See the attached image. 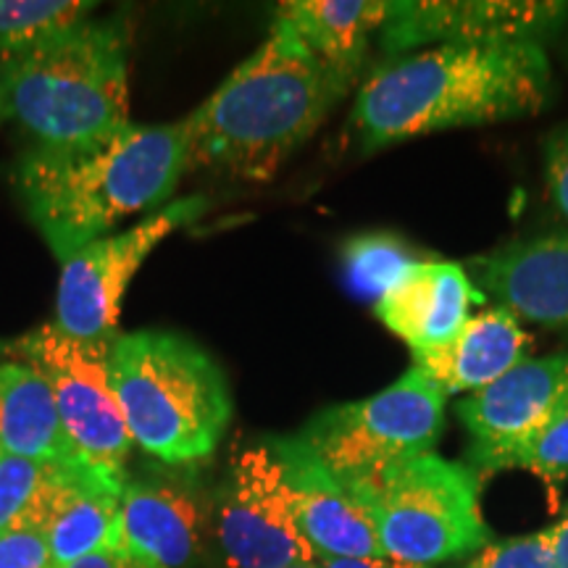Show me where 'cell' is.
I'll return each instance as SVG.
<instances>
[{
    "label": "cell",
    "instance_id": "6da1fadb",
    "mask_svg": "<svg viewBox=\"0 0 568 568\" xmlns=\"http://www.w3.org/2000/svg\"><path fill=\"white\" fill-rule=\"evenodd\" d=\"M550 95L542 42L435 45L376 69L358 90L351 130L361 151L424 134L537 113Z\"/></svg>",
    "mask_w": 568,
    "mask_h": 568
},
{
    "label": "cell",
    "instance_id": "7a4b0ae2",
    "mask_svg": "<svg viewBox=\"0 0 568 568\" xmlns=\"http://www.w3.org/2000/svg\"><path fill=\"white\" fill-rule=\"evenodd\" d=\"M337 101L322 63L274 17L268 38L182 119L184 172L268 182Z\"/></svg>",
    "mask_w": 568,
    "mask_h": 568
},
{
    "label": "cell",
    "instance_id": "3957f363",
    "mask_svg": "<svg viewBox=\"0 0 568 568\" xmlns=\"http://www.w3.org/2000/svg\"><path fill=\"white\" fill-rule=\"evenodd\" d=\"M184 174L182 122L126 124L82 145H34L13 187L55 258L69 261L113 224L169 201Z\"/></svg>",
    "mask_w": 568,
    "mask_h": 568
},
{
    "label": "cell",
    "instance_id": "277c9868",
    "mask_svg": "<svg viewBox=\"0 0 568 568\" xmlns=\"http://www.w3.org/2000/svg\"><path fill=\"white\" fill-rule=\"evenodd\" d=\"M111 385L132 443L169 466L209 458L232 422L222 368L176 332H119Z\"/></svg>",
    "mask_w": 568,
    "mask_h": 568
},
{
    "label": "cell",
    "instance_id": "5b68a950",
    "mask_svg": "<svg viewBox=\"0 0 568 568\" xmlns=\"http://www.w3.org/2000/svg\"><path fill=\"white\" fill-rule=\"evenodd\" d=\"M126 17L88 19L6 63L13 119L34 145H82L130 124Z\"/></svg>",
    "mask_w": 568,
    "mask_h": 568
},
{
    "label": "cell",
    "instance_id": "8992f818",
    "mask_svg": "<svg viewBox=\"0 0 568 568\" xmlns=\"http://www.w3.org/2000/svg\"><path fill=\"white\" fill-rule=\"evenodd\" d=\"M345 485L372 518L387 558L432 566L477 552L489 539L479 508V477L437 453Z\"/></svg>",
    "mask_w": 568,
    "mask_h": 568
},
{
    "label": "cell",
    "instance_id": "52a82bcc",
    "mask_svg": "<svg viewBox=\"0 0 568 568\" xmlns=\"http://www.w3.org/2000/svg\"><path fill=\"white\" fill-rule=\"evenodd\" d=\"M445 426V395L408 368L372 397L324 408L297 437L343 481L368 479L432 453Z\"/></svg>",
    "mask_w": 568,
    "mask_h": 568
},
{
    "label": "cell",
    "instance_id": "ba28073f",
    "mask_svg": "<svg viewBox=\"0 0 568 568\" xmlns=\"http://www.w3.org/2000/svg\"><path fill=\"white\" fill-rule=\"evenodd\" d=\"M116 335L80 339L55 324H42L19 339V355L51 387L55 408L82 464L101 477L126 485L132 437L111 385Z\"/></svg>",
    "mask_w": 568,
    "mask_h": 568
},
{
    "label": "cell",
    "instance_id": "9c48e42d",
    "mask_svg": "<svg viewBox=\"0 0 568 568\" xmlns=\"http://www.w3.org/2000/svg\"><path fill=\"white\" fill-rule=\"evenodd\" d=\"M216 539L226 568H290L318 560L266 439L232 458L219 489Z\"/></svg>",
    "mask_w": 568,
    "mask_h": 568
},
{
    "label": "cell",
    "instance_id": "30bf717a",
    "mask_svg": "<svg viewBox=\"0 0 568 568\" xmlns=\"http://www.w3.org/2000/svg\"><path fill=\"white\" fill-rule=\"evenodd\" d=\"M205 205L203 195L174 201L132 230L105 234L63 261L53 324L80 339L116 335L119 311L134 274L169 234L201 219Z\"/></svg>",
    "mask_w": 568,
    "mask_h": 568
},
{
    "label": "cell",
    "instance_id": "8fae6325",
    "mask_svg": "<svg viewBox=\"0 0 568 568\" xmlns=\"http://www.w3.org/2000/svg\"><path fill=\"white\" fill-rule=\"evenodd\" d=\"M568 406V353L527 358L493 385L468 395L458 418L471 437L474 466L481 471L514 468L545 426Z\"/></svg>",
    "mask_w": 568,
    "mask_h": 568
},
{
    "label": "cell",
    "instance_id": "7c38bea8",
    "mask_svg": "<svg viewBox=\"0 0 568 568\" xmlns=\"http://www.w3.org/2000/svg\"><path fill=\"white\" fill-rule=\"evenodd\" d=\"M568 11L560 0H389L382 51L416 53L435 45L542 42Z\"/></svg>",
    "mask_w": 568,
    "mask_h": 568
},
{
    "label": "cell",
    "instance_id": "4fadbf2b",
    "mask_svg": "<svg viewBox=\"0 0 568 568\" xmlns=\"http://www.w3.org/2000/svg\"><path fill=\"white\" fill-rule=\"evenodd\" d=\"M293 493L297 521L318 558H379L374 524L351 487L301 437H268Z\"/></svg>",
    "mask_w": 568,
    "mask_h": 568
},
{
    "label": "cell",
    "instance_id": "5bb4252c",
    "mask_svg": "<svg viewBox=\"0 0 568 568\" xmlns=\"http://www.w3.org/2000/svg\"><path fill=\"white\" fill-rule=\"evenodd\" d=\"M203 542V503L193 481L174 474L126 477L116 545L145 568H190Z\"/></svg>",
    "mask_w": 568,
    "mask_h": 568
},
{
    "label": "cell",
    "instance_id": "9a60e30c",
    "mask_svg": "<svg viewBox=\"0 0 568 568\" xmlns=\"http://www.w3.org/2000/svg\"><path fill=\"white\" fill-rule=\"evenodd\" d=\"M122 493L88 466H59L17 529L42 531L55 566H67L116 542Z\"/></svg>",
    "mask_w": 568,
    "mask_h": 568
},
{
    "label": "cell",
    "instance_id": "2e32d148",
    "mask_svg": "<svg viewBox=\"0 0 568 568\" xmlns=\"http://www.w3.org/2000/svg\"><path fill=\"white\" fill-rule=\"evenodd\" d=\"M485 301L464 266L453 261H416L374 305L379 322L410 347L429 353L450 343Z\"/></svg>",
    "mask_w": 568,
    "mask_h": 568
},
{
    "label": "cell",
    "instance_id": "e0dca14e",
    "mask_svg": "<svg viewBox=\"0 0 568 568\" xmlns=\"http://www.w3.org/2000/svg\"><path fill=\"white\" fill-rule=\"evenodd\" d=\"M474 284L518 318L568 329V232L516 243L477 258Z\"/></svg>",
    "mask_w": 568,
    "mask_h": 568
},
{
    "label": "cell",
    "instance_id": "ac0fdd59",
    "mask_svg": "<svg viewBox=\"0 0 568 568\" xmlns=\"http://www.w3.org/2000/svg\"><path fill=\"white\" fill-rule=\"evenodd\" d=\"M531 337L506 305L471 316L450 343L414 355V372L443 395L479 393L529 358Z\"/></svg>",
    "mask_w": 568,
    "mask_h": 568
},
{
    "label": "cell",
    "instance_id": "d6986e66",
    "mask_svg": "<svg viewBox=\"0 0 568 568\" xmlns=\"http://www.w3.org/2000/svg\"><path fill=\"white\" fill-rule=\"evenodd\" d=\"M274 17L293 27L345 98L364 67L368 40L387 24L389 0H287Z\"/></svg>",
    "mask_w": 568,
    "mask_h": 568
},
{
    "label": "cell",
    "instance_id": "ffe728a7",
    "mask_svg": "<svg viewBox=\"0 0 568 568\" xmlns=\"http://www.w3.org/2000/svg\"><path fill=\"white\" fill-rule=\"evenodd\" d=\"M0 450L55 466H84L48 382L27 364H0Z\"/></svg>",
    "mask_w": 568,
    "mask_h": 568
},
{
    "label": "cell",
    "instance_id": "44dd1931",
    "mask_svg": "<svg viewBox=\"0 0 568 568\" xmlns=\"http://www.w3.org/2000/svg\"><path fill=\"white\" fill-rule=\"evenodd\" d=\"M92 0H0V61L11 63L90 19Z\"/></svg>",
    "mask_w": 568,
    "mask_h": 568
},
{
    "label": "cell",
    "instance_id": "7402d4cb",
    "mask_svg": "<svg viewBox=\"0 0 568 568\" xmlns=\"http://www.w3.org/2000/svg\"><path fill=\"white\" fill-rule=\"evenodd\" d=\"M416 261L410 247L395 234H358V237L347 240L343 247L345 284L355 297L376 305Z\"/></svg>",
    "mask_w": 568,
    "mask_h": 568
},
{
    "label": "cell",
    "instance_id": "603a6c76",
    "mask_svg": "<svg viewBox=\"0 0 568 568\" xmlns=\"http://www.w3.org/2000/svg\"><path fill=\"white\" fill-rule=\"evenodd\" d=\"M55 468H59L55 464H42V460L0 450V535L19 527Z\"/></svg>",
    "mask_w": 568,
    "mask_h": 568
},
{
    "label": "cell",
    "instance_id": "cb8c5ba5",
    "mask_svg": "<svg viewBox=\"0 0 568 568\" xmlns=\"http://www.w3.org/2000/svg\"><path fill=\"white\" fill-rule=\"evenodd\" d=\"M514 468H527V471L542 479L545 485H550L552 493H556L558 481L568 477V406L516 458Z\"/></svg>",
    "mask_w": 568,
    "mask_h": 568
},
{
    "label": "cell",
    "instance_id": "d4e9b609",
    "mask_svg": "<svg viewBox=\"0 0 568 568\" xmlns=\"http://www.w3.org/2000/svg\"><path fill=\"white\" fill-rule=\"evenodd\" d=\"M468 568H556L550 531L487 542Z\"/></svg>",
    "mask_w": 568,
    "mask_h": 568
},
{
    "label": "cell",
    "instance_id": "484cf974",
    "mask_svg": "<svg viewBox=\"0 0 568 568\" xmlns=\"http://www.w3.org/2000/svg\"><path fill=\"white\" fill-rule=\"evenodd\" d=\"M0 568H59L38 529H11L0 535Z\"/></svg>",
    "mask_w": 568,
    "mask_h": 568
},
{
    "label": "cell",
    "instance_id": "4316f807",
    "mask_svg": "<svg viewBox=\"0 0 568 568\" xmlns=\"http://www.w3.org/2000/svg\"><path fill=\"white\" fill-rule=\"evenodd\" d=\"M545 169H548V187L552 203L560 216L568 222V124L560 126L545 145Z\"/></svg>",
    "mask_w": 568,
    "mask_h": 568
},
{
    "label": "cell",
    "instance_id": "83f0119b",
    "mask_svg": "<svg viewBox=\"0 0 568 568\" xmlns=\"http://www.w3.org/2000/svg\"><path fill=\"white\" fill-rule=\"evenodd\" d=\"M59 568H145L140 566L138 560H134L130 552H126L122 545H109V548H101L95 552H90V556H84L80 560H71L67 566H59Z\"/></svg>",
    "mask_w": 568,
    "mask_h": 568
},
{
    "label": "cell",
    "instance_id": "f1b7e54d",
    "mask_svg": "<svg viewBox=\"0 0 568 568\" xmlns=\"http://www.w3.org/2000/svg\"><path fill=\"white\" fill-rule=\"evenodd\" d=\"M322 568H429L416 564H403V560L379 556V558H318Z\"/></svg>",
    "mask_w": 568,
    "mask_h": 568
},
{
    "label": "cell",
    "instance_id": "f546056e",
    "mask_svg": "<svg viewBox=\"0 0 568 568\" xmlns=\"http://www.w3.org/2000/svg\"><path fill=\"white\" fill-rule=\"evenodd\" d=\"M548 531H550V545H552V558H556V568H568V514Z\"/></svg>",
    "mask_w": 568,
    "mask_h": 568
},
{
    "label": "cell",
    "instance_id": "4dcf8cb0",
    "mask_svg": "<svg viewBox=\"0 0 568 568\" xmlns=\"http://www.w3.org/2000/svg\"><path fill=\"white\" fill-rule=\"evenodd\" d=\"M6 119H13V111H11V90H9V67L0 61V124H3Z\"/></svg>",
    "mask_w": 568,
    "mask_h": 568
},
{
    "label": "cell",
    "instance_id": "1f68e13d",
    "mask_svg": "<svg viewBox=\"0 0 568 568\" xmlns=\"http://www.w3.org/2000/svg\"><path fill=\"white\" fill-rule=\"evenodd\" d=\"M290 568H322V564H318V560H314V564H297V566H290Z\"/></svg>",
    "mask_w": 568,
    "mask_h": 568
}]
</instances>
